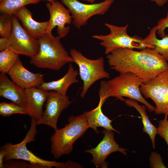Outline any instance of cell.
<instances>
[{
  "instance_id": "30bf717a",
  "label": "cell",
  "mask_w": 168,
  "mask_h": 168,
  "mask_svg": "<svg viewBox=\"0 0 168 168\" xmlns=\"http://www.w3.org/2000/svg\"><path fill=\"white\" fill-rule=\"evenodd\" d=\"M9 39L8 49L19 55H24L31 58L38 53L39 44L38 40L28 33L14 15L12 17V30Z\"/></svg>"
},
{
  "instance_id": "4fadbf2b",
  "label": "cell",
  "mask_w": 168,
  "mask_h": 168,
  "mask_svg": "<svg viewBox=\"0 0 168 168\" xmlns=\"http://www.w3.org/2000/svg\"><path fill=\"white\" fill-rule=\"evenodd\" d=\"M46 7L50 14V19L46 33L51 34L53 29L57 27L58 36L61 38L65 37L68 33L70 28L66 24H70L72 18L69 10L58 1L47 2Z\"/></svg>"
},
{
  "instance_id": "603a6c76",
  "label": "cell",
  "mask_w": 168,
  "mask_h": 168,
  "mask_svg": "<svg viewBox=\"0 0 168 168\" xmlns=\"http://www.w3.org/2000/svg\"><path fill=\"white\" fill-rule=\"evenodd\" d=\"M19 58L18 54L9 49L0 51L1 73H7Z\"/></svg>"
},
{
  "instance_id": "44dd1931",
  "label": "cell",
  "mask_w": 168,
  "mask_h": 168,
  "mask_svg": "<svg viewBox=\"0 0 168 168\" xmlns=\"http://www.w3.org/2000/svg\"><path fill=\"white\" fill-rule=\"evenodd\" d=\"M157 29L156 26L150 30L147 36L143 39L146 44L153 47L154 50L161 55L165 60L168 61V35H166L158 39L156 36Z\"/></svg>"
},
{
  "instance_id": "7402d4cb",
  "label": "cell",
  "mask_w": 168,
  "mask_h": 168,
  "mask_svg": "<svg viewBox=\"0 0 168 168\" xmlns=\"http://www.w3.org/2000/svg\"><path fill=\"white\" fill-rule=\"evenodd\" d=\"M41 0H2L0 2L1 14L15 15L22 7L30 4L39 3Z\"/></svg>"
},
{
  "instance_id": "83f0119b",
  "label": "cell",
  "mask_w": 168,
  "mask_h": 168,
  "mask_svg": "<svg viewBox=\"0 0 168 168\" xmlns=\"http://www.w3.org/2000/svg\"><path fill=\"white\" fill-rule=\"evenodd\" d=\"M157 33L162 38L166 35L165 30L168 28V12L166 17L161 19L157 23L156 26Z\"/></svg>"
},
{
  "instance_id": "f1b7e54d",
  "label": "cell",
  "mask_w": 168,
  "mask_h": 168,
  "mask_svg": "<svg viewBox=\"0 0 168 168\" xmlns=\"http://www.w3.org/2000/svg\"><path fill=\"white\" fill-rule=\"evenodd\" d=\"M150 158L154 159V163L151 165L152 167L166 168L163 164L162 158L159 154L156 152H152Z\"/></svg>"
},
{
  "instance_id": "5b68a950",
  "label": "cell",
  "mask_w": 168,
  "mask_h": 168,
  "mask_svg": "<svg viewBox=\"0 0 168 168\" xmlns=\"http://www.w3.org/2000/svg\"><path fill=\"white\" fill-rule=\"evenodd\" d=\"M36 121L35 118H31L30 129L25 138L21 142L15 144L11 143H7L1 147L5 153L4 161L20 159L32 164L41 165L44 168L53 167L58 168H72V163L71 161L63 163L43 159L35 155L27 148V143L35 140V137L37 132Z\"/></svg>"
},
{
  "instance_id": "e575fe53",
  "label": "cell",
  "mask_w": 168,
  "mask_h": 168,
  "mask_svg": "<svg viewBox=\"0 0 168 168\" xmlns=\"http://www.w3.org/2000/svg\"><path fill=\"white\" fill-rule=\"evenodd\" d=\"M2 0H0V2H1Z\"/></svg>"
},
{
  "instance_id": "9c48e42d",
  "label": "cell",
  "mask_w": 168,
  "mask_h": 168,
  "mask_svg": "<svg viewBox=\"0 0 168 168\" xmlns=\"http://www.w3.org/2000/svg\"><path fill=\"white\" fill-rule=\"evenodd\" d=\"M69 10L72 18V24L80 29L86 25L89 19L93 16L106 13L114 0H105L97 3L87 4L78 0H61Z\"/></svg>"
},
{
  "instance_id": "4dcf8cb0",
  "label": "cell",
  "mask_w": 168,
  "mask_h": 168,
  "mask_svg": "<svg viewBox=\"0 0 168 168\" xmlns=\"http://www.w3.org/2000/svg\"><path fill=\"white\" fill-rule=\"evenodd\" d=\"M5 155V152L2 149H0V168H4V158Z\"/></svg>"
},
{
  "instance_id": "d6986e66",
  "label": "cell",
  "mask_w": 168,
  "mask_h": 168,
  "mask_svg": "<svg viewBox=\"0 0 168 168\" xmlns=\"http://www.w3.org/2000/svg\"><path fill=\"white\" fill-rule=\"evenodd\" d=\"M103 104L99 101L95 108L83 113L89 128L92 129L97 133H99L97 128L98 127H102L105 129L112 130L119 133V132L113 127L111 124L112 120L103 113L102 110Z\"/></svg>"
},
{
  "instance_id": "8fae6325",
  "label": "cell",
  "mask_w": 168,
  "mask_h": 168,
  "mask_svg": "<svg viewBox=\"0 0 168 168\" xmlns=\"http://www.w3.org/2000/svg\"><path fill=\"white\" fill-rule=\"evenodd\" d=\"M71 103L67 95L55 91H49L45 103V109L40 118L37 120V125H47L54 131L57 130L58 129L57 123L59 116Z\"/></svg>"
},
{
  "instance_id": "ac0fdd59",
  "label": "cell",
  "mask_w": 168,
  "mask_h": 168,
  "mask_svg": "<svg viewBox=\"0 0 168 168\" xmlns=\"http://www.w3.org/2000/svg\"><path fill=\"white\" fill-rule=\"evenodd\" d=\"M78 74L77 70L70 64L67 72L62 77L55 81L44 82L38 87L48 91H54L67 95L69 87L78 82L77 78Z\"/></svg>"
},
{
  "instance_id": "836d02e7",
  "label": "cell",
  "mask_w": 168,
  "mask_h": 168,
  "mask_svg": "<svg viewBox=\"0 0 168 168\" xmlns=\"http://www.w3.org/2000/svg\"><path fill=\"white\" fill-rule=\"evenodd\" d=\"M43 0L47 1L48 2H49L50 3H52L56 1V0Z\"/></svg>"
},
{
  "instance_id": "f546056e",
  "label": "cell",
  "mask_w": 168,
  "mask_h": 168,
  "mask_svg": "<svg viewBox=\"0 0 168 168\" xmlns=\"http://www.w3.org/2000/svg\"><path fill=\"white\" fill-rule=\"evenodd\" d=\"M9 41L8 38L1 37L0 38V51L8 49Z\"/></svg>"
},
{
  "instance_id": "277c9868",
  "label": "cell",
  "mask_w": 168,
  "mask_h": 168,
  "mask_svg": "<svg viewBox=\"0 0 168 168\" xmlns=\"http://www.w3.org/2000/svg\"><path fill=\"white\" fill-rule=\"evenodd\" d=\"M68 122L64 127L55 131L51 137L50 152L56 159L70 153L74 142L89 128L83 113L70 117Z\"/></svg>"
},
{
  "instance_id": "cb8c5ba5",
  "label": "cell",
  "mask_w": 168,
  "mask_h": 168,
  "mask_svg": "<svg viewBox=\"0 0 168 168\" xmlns=\"http://www.w3.org/2000/svg\"><path fill=\"white\" fill-rule=\"evenodd\" d=\"M15 114H27V112L25 108L14 103L2 102L0 103V115L9 116Z\"/></svg>"
},
{
  "instance_id": "484cf974",
  "label": "cell",
  "mask_w": 168,
  "mask_h": 168,
  "mask_svg": "<svg viewBox=\"0 0 168 168\" xmlns=\"http://www.w3.org/2000/svg\"><path fill=\"white\" fill-rule=\"evenodd\" d=\"M168 115H165L164 119L159 122L157 128L158 134L165 141L168 147Z\"/></svg>"
},
{
  "instance_id": "ba28073f",
  "label": "cell",
  "mask_w": 168,
  "mask_h": 168,
  "mask_svg": "<svg viewBox=\"0 0 168 168\" xmlns=\"http://www.w3.org/2000/svg\"><path fill=\"white\" fill-rule=\"evenodd\" d=\"M140 90L145 98L151 99L155 103L156 114L168 116V70L142 83Z\"/></svg>"
},
{
  "instance_id": "6da1fadb",
  "label": "cell",
  "mask_w": 168,
  "mask_h": 168,
  "mask_svg": "<svg viewBox=\"0 0 168 168\" xmlns=\"http://www.w3.org/2000/svg\"><path fill=\"white\" fill-rule=\"evenodd\" d=\"M111 68L119 73H131L145 83L168 70V63L153 49L146 48L140 51L119 48L107 54Z\"/></svg>"
},
{
  "instance_id": "52a82bcc",
  "label": "cell",
  "mask_w": 168,
  "mask_h": 168,
  "mask_svg": "<svg viewBox=\"0 0 168 168\" xmlns=\"http://www.w3.org/2000/svg\"><path fill=\"white\" fill-rule=\"evenodd\" d=\"M105 25L110 30L109 34L95 35L92 37L101 41L100 44L105 48L106 54L119 48L140 50L146 48H154L145 43L142 39L128 35L127 32L128 25L119 26L106 23Z\"/></svg>"
},
{
  "instance_id": "5bb4252c",
  "label": "cell",
  "mask_w": 168,
  "mask_h": 168,
  "mask_svg": "<svg viewBox=\"0 0 168 168\" xmlns=\"http://www.w3.org/2000/svg\"><path fill=\"white\" fill-rule=\"evenodd\" d=\"M7 74L12 81L25 90L38 87L44 82V74L33 73L28 70L19 58Z\"/></svg>"
},
{
  "instance_id": "d6a6232c",
  "label": "cell",
  "mask_w": 168,
  "mask_h": 168,
  "mask_svg": "<svg viewBox=\"0 0 168 168\" xmlns=\"http://www.w3.org/2000/svg\"><path fill=\"white\" fill-rule=\"evenodd\" d=\"M85 1H87L91 3H93L96 0H82Z\"/></svg>"
},
{
  "instance_id": "7c38bea8",
  "label": "cell",
  "mask_w": 168,
  "mask_h": 168,
  "mask_svg": "<svg viewBox=\"0 0 168 168\" xmlns=\"http://www.w3.org/2000/svg\"><path fill=\"white\" fill-rule=\"evenodd\" d=\"M113 131L104 130L101 132L104 134V137L98 145L94 148L85 151L92 155L93 159L91 162L96 168H107L108 164L105 162V159L113 152H119L124 155H127V150L120 147L115 141Z\"/></svg>"
},
{
  "instance_id": "3957f363",
  "label": "cell",
  "mask_w": 168,
  "mask_h": 168,
  "mask_svg": "<svg viewBox=\"0 0 168 168\" xmlns=\"http://www.w3.org/2000/svg\"><path fill=\"white\" fill-rule=\"evenodd\" d=\"M60 38L52 33H46L38 39L39 51L36 56L30 58V64L38 68L59 70L66 64L73 62Z\"/></svg>"
},
{
  "instance_id": "ffe728a7",
  "label": "cell",
  "mask_w": 168,
  "mask_h": 168,
  "mask_svg": "<svg viewBox=\"0 0 168 168\" xmlns=\"http://www.w3.org/2000/svg\"><path fill=\"white\" fill-rule=\"evenodd\" d=\"M127 105L134 108L140 113L142 118L143 124V132L147 133L150 137L153 147L155 148V138L158 134L157 128L150 122L147 112V107L145 105H139L137 100L131 99H127L124 101Z\"/></svg>"
},
{
  "instance_id": "8992f818",
  "label": "cell",
  "mask_w": 168,
  "mask_h": 168,
  "mask_svg": "<svg viewBox=\"0 0 168 168\" xmlns=\"http://www.w3.org/2000/svg\"><path fill=\"white\" fill-rule=\"evenodd\" d=\"M69 54L73 62L78 66L79 74L83 82L81 97H84L90 88L96 82L101 79L110 78L109 73L105 70V61L103 57L96 59H90L75 49H71Z\"/></svg>"
},
{
  "instance_id": "4316f807",
  "label": "cell",
  "mask_w": 168,
  "mask_h": 168,
  "mask_svg": "<svg viewBox=\"0 0 168 168\" xmlns=\"http://www.w3.org/2000/svg\"><path fill=\"white\" fill-rule=\"evenodd\" d=\"M4 168H41L44 167L41 165L30 163L28 164L21 162L12 161L4 164Z\"/></svg>"
},
{
  "instance_id": "9a60e30c",
  "label": "cell",
  "mask_w": 168,
  "mask_h": 168,
  "mask_svg": "<svg viewBox=\"0 0 168 168\" xmlns=\"http://www.w3.org/2000/svg\"><path fill=\"white\" fill-rule=\"evenodd\" d=\"M0 96L26 109L27 99L25 89L10 80L5 73L0 74Z\"/></svg>"
},
{
  "instance_id": "2e32d148",
  "label": "cell",
  "mask_w": 168,
  "mask_h": 168,
  "mask_svg": "<svg viewBox=\"0 0 168 168\" xmlns=\"http://www.w3.org/2000/svg\"><path fill=\"white\" fill-rule=\"evenodd\" d=\"M25 91L27 114L31 118L38 119L43 113V107L47 100L49 91L36 87L26 89Z\"/></svg>"
},
{
  "instance_id": "e0dca14e",
  "label": "cell",
  "mask_w": 168,
  "mask_h": 168,
  "mask_svg": "<svg viewBox=\"0 0 168 168\" xmlns=\"http://www.w3.org/2000/svg\"><path fill=\"white\" fill-rule=\"evenodd\" d=\"M32 12L24 7L19 9L14 16L21 21L28 33L38 40L46 33L48 21L38 22L32 18Z\"/></svg>"
},
{
  "instance_id": "7a4b0ae2",
  "label": "cell",
  "mask_w": 168,
  "mask_h": 168,
  "mask_svg": "<svg viewBox=\"0 0 168 168\" xmlns=\"http://www.w3.org/2000/svg\"><path fill=\"white\" fill-rule=\"evenodd\" d=\"M142 83L139 78L130 72L120 73L108 81L102 80L99 91V101L104 104L111 96L124 101L123 97H127L142 103L150 112L155 111L156 107L148 103L141 92L140 87Z\"/></svg>"
},
{
  "instance_id": "d4e9b609",
  "label": "cell",
  "mask_w": 168,
  "mask_h": 168,
  "mask_svg": "<svg viewBox=\"0 0 168 168\" xmlns=\"http://www.w3.org/2000/svg\"><path fill=\"white\" fill-rule=\"evenodd\" d=\"M13 15L8 14H1L0 16V35L1 37L9 38L12 29V17Z\"/></svg>"
},
{
  "instance_id": "1f68e13d",
  "label": "cell",
  "mask_w": 168,
  "mask_h": 168,
  "mask_svg": "<svg viewBox=\"0 0 168 168\" xmlns=\"http://www.w3.org/2000/svg\"><path fill=\"white\" fill-rule=\"evenodd\" d=\"M154 2L159 7H161L164 6L168 1V0H150Z\"/></svg>"
}]
</instances>
